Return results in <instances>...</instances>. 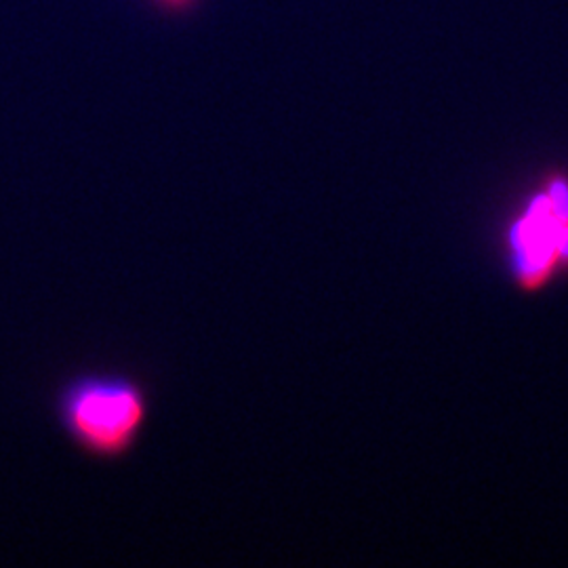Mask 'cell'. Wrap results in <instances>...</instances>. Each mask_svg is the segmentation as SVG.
Returning <instances> with one entry per match:
<instances>
[{"label":"cell","mask_w":568,"mask_h":568,"mask_svg":"<svg viewBox=\"0 0 568 568\" xmlns=\"http://www.w3.org/2000/svg\"><path fill=\"white\" fill-rule=\"evenodd\" d=\"M63 434L84 455L119 462L142 440L152 415V396L140 377L122 371H82L55 394Z\"/></svg>","instance_id":"1"},{"label":"cell","mask_w":568,"mask_h":568,"mask_svg":"<svg viewBox=\"0 0 568 568\" xmlns=\"http://www.w3.org/2000/svg\"><path fill=\"white\" fill-rule=\"evenodd\" d=\"M509 276L523 293H539L568 274V175L551 171L504 230Z\"/></svg>","instance_id":"2"},{"label":"cell","mask_w":568,"mask_h":568,"mask_svg":"<svg viewBox=\"0 0 568 568\" xmlns=\"http://www.w3.org/2000/svg\"><path fill=\"white\" fill-rule=\"evenodd\" d=\"M164 2H169V4H183V2H187V0H164Z\"/></svg>","instance_id":"3"}]
</instances>
